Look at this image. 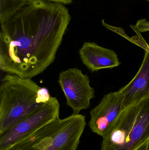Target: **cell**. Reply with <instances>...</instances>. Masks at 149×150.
<instances>
[{
    "label": "cell",
    "instance_id": "5",
    "mask_svg": "<svg viewBox=\"0 0 149 150\" xmlns=\"http://www.w3.org/2000/svg\"><path fill=\"white\" fill-rule=\"evenodd\" d=\"M60 104L55 97L0 134V150H9L14 145L51 122L59 119Z\"/></svg>",
    "mask_w": 149,
    "mask_h": 150
},
{
    "label": "cell",
    "instance_id": "13",
    "mask_svg": "<svg viewBox=\"0 0 149 150\" xmlns=\"http://www.w3.org/2000/svg\"><path fill=\"white\" fill-rule=\"evenodd\" d=\"M135 150H149V140L142 144Z\"/></svg>",
    "mask_w": 149,
    "mask_h": 150
},
{
    "label": "cell",
    "instance_id": "14",
    "mask_svg": "<svg viewBox=\"0 0 149 150\" xmlns=\"http://www.w3.org/2000/svg\"><path fill=\"white\" fill-rule=\"evenodd\" d=\"M145 1H149V0H145Z\"/></svg>",
    "mask_w": 149,
    "mask_h": 150
},
{
    "label": "cell",
    "instance_id": "9",
    "mask_svg": "<svg viewBox=\"0 0 149 150\" xmlns=\"http://www.w3.org/2000/svg\"><path fill=\"white\" fill-rule=\"evenodd\" d=\"M78 52L83 64L92 72L113 68L120 64L114 51L100 46L94 42H85Z\"/></svg>",
    "mask_w": 149,
    "mask_h": 150
},
{
    "label": "cell",
    "instance_id": "4",
    "mask_svg": "<svg viewBox=\"0 0 149 150\" xmlns=\"http://www.w3.org/2000/svg\"><path fill=\"white\" fill-rule=\"evenodd\" d=\"M149 140V98L122 111L100 150H135Z\"/></svg>",
    "mask_w": 149,
    "mask_h": 150
},
{
    "label": "cell",
    "instance_id": "1",
    "mask_svg": "<svg viewBox=\"0 0 149 150\" xmlns=\"http://www.w3.org/2000/svg\"><path fill=\"white\" fill-rule=\"evenodd\" d=\"M71 20L65 5L36 0L1 24L0 69L31 79L54 62Z\"/></svg>",
    "mask_w": 149,
    "mask_h": 150
},
{
    "label": "cell",
    "instance_id": "2",
    "mask_svg": "<svg viewBox=\"0 0 149 150\" xmlns=\"http://www.w3.org/2000/svg\"><path fill=\"white\" fill-rule=\"evenodd\" d=\"M51 98L49 90L31 79L7 74L0 85V134Z\"/></svg>",
    "mask_w": 149,
    "mask_h": 150
},
{
    "label": "cell",
    "instance_id": "7",
    "mask_svg": "<svg viewBox=\"0 0 149 150\" xmlns=\"http://www.w3.org/2000/svg\"><path fill=\"white\" fill-rule=\"evenodd\" d=\"M123 97L120 90L104 95L90 112L88 123L94 133L102 137L108 134L123 111Z\"/></svg>",
    "mask_w": 149,
    "mask_h": 150
},
{
    "label": "cell",
    "instance_id": "6",
    "mask_svg": "<svg viewBox=\"0 0 149 150\" xmlns=\"http://www.w3.org/2000/svg\"><path fill=\"white\" fill-rule=\"evenodd\" d=\"M90 79L77 68H70L59 74L58 83L66 100V105L72 109L73 114L87 109L95 94L90 84Z\"/></svg>",
    "mask_w": 149,
    "mask_h": 150
},
{
    "label": "cell",
    "instance_id": "3",
    "mask_svg": "<svg viewBox=\"0 0 149 150\" xmlns=\"http://www.w3.org/2000/svg\"><path fill=\"white\" fill-rule=\"evenodd\" d=\"M86 125L85 116L74 114L51 122L9 150H76Z\"/></svg>",
    "mask_w": 149,
    "mask_h": 150
},
{
    "label": "cell",
    "instance_id": "8",
    "mask_svg": "<svg viewBox=\"0 0 149 150\" xmlns=\"http://www.w3.org/2000/svg\"><path fill=\"white\" fill-rule=\"evenodd\" d=\"M123 97V109L149 98V47L146 49L141 66L134 78L120 89Z\"/></svg>",
    "mask_w": 149,
    "mask_h": 150
},
{
    "label": "cell",
    "instance_id": "12",
    "mask_svg": "<svg viewBox=\"0 0 149 150\" xmlns=\"http://www.w3.org/2000/svg\"><path fill=\"white\" fill-rule=\"evenodd\" d=\"M42 1L47 2L53 3L58 4L65 5L70 4L73 2V0H39Z\"/></svg>",
    "mask_w": 149,
    "mask_h": 150
},
{
    "label": "cell",
    "instance_id": "11",
    "mask_svg": "<svg viewBox=\"0 0 149 150\" xmlns=\"http://www.w3.org/2000/svg\"><path fill=\"white\" fill-rule=\"evenodd\" d=\"M135 26L140 32H144L149 31V22L146 19H142L137 21Z\"/></svg>",
    "mask_w": 149,
    "mask_h": 150
},
{
    "label": "cell",
    "instance_id": "10",
    "mask_svg": "<svg viewBox=\"0 0 149 150\" xmlns=\"http://www.w3.org/2000/svg\"><path fill=\"white\" fill-rule=\"evenodd\" d=\"M36 0H0V23L10 19L22 9Z\"/></svg>",
    "mask_w": 149,
    "mask_h": 150
}]
</instances>
